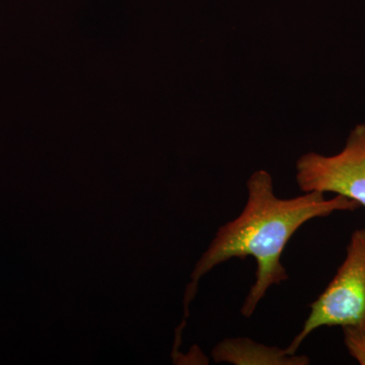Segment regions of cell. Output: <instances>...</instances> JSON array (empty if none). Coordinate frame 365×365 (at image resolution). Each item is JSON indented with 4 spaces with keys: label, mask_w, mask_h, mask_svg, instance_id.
<instances>
[{
    "label": "cell",
    "mask_w": 365,
    "mask_h": 365,
    "mask_svg": "<svg viewBox=\"0 0 365 365\" xmlns=\"http://www.w3.org/2000/svg\"><path fill=\"white\" fill-rule=\"evenodd\" d=\"M248 200L240 215L218 228L197 262L184 295V319L176 330L177 342L189 317V307L198 292L199 281L216 266L232 260L253 257L257 263L256 280L250 288L241 313L251 318L269 288L288 279L281 256L295 232L314 218L327 217L338 211H353L359 204L341 195L326 199L321 192H307L294 198H279L274 193L270 173L259 170L247 182Z\"/></svg>",
    "instance_id": "obj_1"
},
{
    "label": "cell",
    "mask_w": 365,
    "mask_h": 365,
    "mask_svg": "<svg viewBox=\"0 0 365 365\" xmlns=\"http://www.w3.org/2000/svg\"><path fill=\"white\" fill-rule=\"evenodd\" d=\"M309 309L302 330L285 348L288 354H295L322 327H365V228L352 232L344 261Z\"/></svg>",
    "instance_id": "obj_2"
},
{
    "label": "cell",
    "mask_w": 365,
    "mask_h": 365,
    "mask_svg": "<svg viewBox=\"0 0 365 365\" xmlns=\"http://www.w3.org/2000/svg\"><path fill=\"white\" fill-rule=\"evenodd\" d=\"M295 169V179L304 193H334L365 207V123L350 131L337 155L307 153L297 160Z\"/></svg>",
    "instance_id": "obj_3"
},
{
    "label": "cell",
    "mask_w": 365,
    "mask_h": 365,
    "mask_svg": "<svg viewBox=\"0 0 365 365\" xmlns=\"http://www.w3.org/2000/svg\"><path fill=\"white\" fill-rule=\"evenodd\" d=\"M211 356L215 362L235 365H307V355L288 354L276 346L255 342L246 337L228 338L213 348Z\"/></svg>",
    "instance_id": "obj_4"
},
{
    "label": "cell",
    "mask_w": 365,
    "mask_h": 365,
    "mask_svg": "<svg viewBox=\"0 0 365 365\" xmlns=\"http://www.w3.org/2000/svg\"><path fill=\"white\" fill-rule=\"evenodd\" d=\"M344 344L350 356L360 365H365V327H345Z\"/></svg>",
    "instance_id": "obj_5"
}]
</instances>
